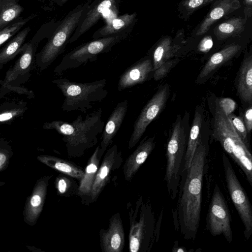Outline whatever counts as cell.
Listing matches in <instances>:
<instances>
[{"label": "cell", "instance_id": "1", "mask_svg": "<svg viewBox=\"0 0 252 252\" xmlns=\"http://www.w3.org/2000/svg\"><path fill=\"white\" fill-rule=\"evenodd\" d=\"M209 127L204 125L191 166L181 174L178 201L177 228L183 237L193 240L199 226L202 188L208 152Z\"/></svg>", "mask_w": 252, "mask_h": 252}, {"label": "cell", "instance_id": "12", "mask_svg": "<svg viewBox=\"0 0 252 252\" xmlns=\"http://www.w3.org/2000/svg\"><path fill=\"white\" fill-rule=\"evenodd\" d=\"M168 84L161 85L147 103L135 121L128 142V148H133L140 141L147 126L164 109L169 98L170 89Z\"/></svg>", "mask_w": 252, "mask_h": 252}, {"label": "cell", "instance_id": "6", "mask_svg": "<svg viewBox=\"0 0 252 252\" xmlns=\"http://www.w3.org/2000/svg\"><path fill=\"white\" fill-rule=\"evenodd\" d=\"M93 0L78 4L61 20L41 50L36 54V65L41 71L47 69L65 50L84 13Z\"/></svg>", "mask_w": 252, "mask_h": 252}, {"label": "cell", "instance_id": "9", "mask_svg": "<svg viewBox=\"0 0 252 252\" xmlns=\"http://www.w3.org/2000/svg\"><path fill=\"white\" fill-rule=\"evenodd\" d=\"M128 34H118L94 39L76 47L63 56L60 63L55 68V74L61 75L68 70L95 61L99 55L109 52L115 45L125 39Z\"/></svg>", "mask_w": 252, "mask_h": 252}, {"label": "cell", "instance_id": "43", "mask_svg": "<svg viewBox=\"0 0 252 252\" xmlns=\"http://www.w3.org/2000/svg\"><path fill=\"white\" fill-rule=\"evenodd\" d=\"M172 251L173 252H186L187 250L185 248H184L183 247H179L178 246L177 244H176V242H175V244L174 245V247L172 250Z\"/></svg>", "mask_w": 252, "mask_h": 252}, {"label": "cell", "instance_id": "18", "mask_svg": "<svg viewBox=\"0 0 252 252\" xmlns=\"http://www.w3.org/2000/svg\"><path fill=\"white\" fill-rule=\"evenodd\" d=\"M100 245L103 252H122L125 244V235L119 213L111 216L106 230L100 231Z\"/></svg>", "mask_w": 252, "mask_h": 252}, {"label": "cell", "instance_id": "8", "mask_svg": "<svg viewBox=\"0 0 252 252\" xmlns=\"http://www.w3.org/2000/svg\"><path fill=\"white\" fill-rule=\"evenodd\" d=\"M59 20L53 18L43 24L32 38L24 44L20 57L6 72L3 80L5 83L15 86H22L29 81L31 71L36 65L35 57L40 42L48 38L58 25Z\"/></svg>", "mask_w": 252, "mask_h": 252}, {"label": "cell", "instance_id": "44", "mask_svg": "<svg viewBox=\"0 0 252 252\" xmlns=\"http://www.w3.org/2000/svg\"><path fill=\"white\" fill-rule=\"evenodd\" d=\"M37 0L38 1L43 3V4H45V3H46V2L48 0Z\"/></svg>", "mask_w": 252, "mask_h": 252}, {"label": "cell", "instance_id": "15", "mask_svg": "<svg viewBox=\"0 0 252 252\" xmlns=\"http://www.w3.org/2000/svg\"><path fill=\"white\" fill-rule=\"evenodd\" d=\"M234 86L241 106L252 104V48L245 52L237 72Z\"/></svg>", "mask_w": 252, "mask_h": 252}, {"label": "cell", "instance_id": "21", "mask_svg": "<svg viewBox=\"0 0 252 252\" xmlns=\"http://www.w3.org/2000/svg\"><path fill=\"white\" fill-rule=\"evenodd\" d=\"M155 137H145L126 160L123 171L125 180L130 182L155 147Z\"/></svg>", "mask_w": 252, "mask_h": 252}, {"label": "cell", "instance_id": "3", "mask_svg": "<svg viewBox=\"0 0 252 252\" xmlns=\"http://www.w3.org/2000/svg\"><path fill=\"white\" fill-rule=\"evenodd\" d=\"M209 135L238 165L252 187V154L234 130L219 103L210 106Z\"/></svg>", "mask_w": 252, "mask_h": 252}, {"label": "cell", "instance_id": "4", "mask_svg": "<svg viewBox=\"0 0 252 252\" xmlns=\"http://www.w3.org/2000/svg\"><path fill=\"white\" fill-rule=\"evenodd\" d=\"M129 221V251L149 252L158 240L162 215L156 220L152 205L140 196L134 205H126Z\"/></svg>", "mask_w": 252, "mask_h": 252}, {"label": "cell", "instance_id": "34", "mask_svg": "<svg viewBox=\"0 0 252 252\" xmlns=\"http://www.w3.org/2000/svg\"><path fill=\"white\" fill-rule=\"evenodd\" d=\"M55 187L58 193L62 196H69L78 193L79 186H77L76 183L62 174L57 177Z\"/></svg>", "mask_w": 252, "mask_h": 252}, {"label": "cell", "instance_id": "14", "mask_svg": "<svg viewBox=\"0 0 252 252\" xmlns=\"http://www.w3.org/2000/svg\"><path fill=\"white\" fill-rule=\"evenodd\" d=\"M123 162L122 152L116 144L106 151L102 162L97 172L91 193V200L95 201L109 182L111 173L119 169Z\"/></svg>", "mask_w": 252, "mask_h": 252}, {"label": "cell", "instance_id": "39", "mask_svg": "<svg viewBox=\"0 0 252 252\" xmlns=\"http://www.w3.org/2000/svg\"><path fill=\"white\" fill-rule=\"evenodd\" d=\"M239 114L242 118L251 137L252 132V104L248 106H241L239 108Z\"/></svg>", "mask_w": 252, "mask_h": 252}, {"label": "cell", "instance_id": "42", "mask_svg": "<svg viewBox=\"0 0 252 252\" xmlns=\"http://www.w3.org/2000/svg\"><path fill=\"white\" fill-rule=\"evenodd\" d=\"M213 42L210 36L204 37L198 46V50L201 52H207L212 47Z\"/></svg>", "mask_w": 252, "mask_h": 252}, {"label": "cell", "instance_id": "13", "mask_svg": "<svg viewBox=\"0 0 252 252\" xmlns=\"http://www.w3.org/2000/svg\"><path fill=\"white\" fill-rule=\"evenodd\" d=\"M244 48L241 43L232 42L213 54L200 70L196 83L198 84L206 83L219 69L230 64L240 55Z\"/></svg>", "mask_w": 252, "mask_h": 252}, {"label": "cell", "instance_id": "29", "mask_svg": "<svg viewBox=\"0 0 252 252\" xmlns=\"http://www.w3.org/2000/svg\"><path fill=\"white\" fill-rule=\"evenodd\" d=\"M28 109V103L23 100L12 99L0 105V122L1 124L11 125L21 118Z\"/></svg>", "mask_w": 252, "mask_h": 252}, {"label": "cell", "instance_id": "35", "mask_svg": "<svg viewBox=\"0 0 252 252\" xmlns=\"http://www.w3.org/2000/svg\"><path fill=\"white\" fill-rule=\"evenodd\" d=\"M232 125L246 146L251 150L250 139L246 126L239 115H236L232 113L228 116Z\"/></svg>", "mask_w": 252, "mask_h": 252}, {"label": "cell", "instance_id": "11", "mask_svg": "<svg viewBox=\"0 0 252 252\" xmlns=\"http://www.w3.org/2000/svg\"><path fill=\"white\" fill-rule=\"evenodd\" d=\"M229 209L219 186H215L206 218V227L214 236L223 235L228 243L233 240Z\"/></svg>", "mask_w": 252, "mask_h": 252}, {"label": "cell", "instance_id": "41", "mask_svg": "<svg viewBox=\"0 0 252 252\" xmlns=\"http://www.w3.org/2000/svg\"><path fill=\"white\" fill-rule=\"evenodd\" d=\"M69 0H48L41 7L46 11H51L55 10L57 7H62Z\"/></svg>", "mask_w": 252, "mask_h": 252}, {"label": "cell", "instance_id": "32", "mask_svg": "<svg viewBox=\"0 0 252 252\" xmlns=\"http://www.w3.org/2000/svg\"><path fill=\"white\" fill-rule=\"evenodd\" d=\"M38 16V13H33L25 18L19 16L0 30V46L2 47L9 40L18 33L26 24Z\"/></svg>", "mask_w": 252, "mask_h": 252}, {"label": "cell", "instance_id": "23", "mask_svg": "<svg viewBox=\"0 0 252 252\" xmlns=\"http://www.w3.org/2000/svg\"><path fill=\"white\" fill-rule=\"evenodd\" d=\"M128 107L127 100L118 103L111 113L104 126L100 143L99 154L102 157L120 128L126 116Z\"/></svg>", "mask_w": 252, "mask_h": 252}, {"label": "cell", "instance_id": "20", "mask_svg": "<svg viewBox=\"0 0 252 252\" xmlns=\"http://www.w3.org/2000/svg\"><path fill=\"white\" fill-rule=\"evenodd\" d=\"M183 32L177 33L176 37L166 35L160 38L152 49L151 55L154 71L165 62L175 57L183 43Z\"/></svg>", "mask_w": 252, "mask_h": 252}, {"label": "cell", "instance_id": "25", "mask_svg": "<svg viewBox=\"0 0 252 252\" xmlns=\"http://www.w3.org/2000/svg\"><path fill=\"white\" fill-rule=\"evenodd\" d=\"M204 108L202 106L198 105L195 108L192 123L189 130L182 172L188 170L191 166L200 138L204 124Z\"/></svg>", "mask_w": 252, "mask_h": 252}, {"label": "cell", "instance_id": "19", "mask_svg": "<svg viewBox=\"0 0 252 252\" xmlns=\"http://www.w3.org/2000/svg\"><path fill=\"white\" fill-rule=\"evenodd\" d=\"M119 0H93L83 15L76 29L69 41H76L99 20L104 12L114 6Z\"/></svg>", "mask_w": 252, "mask_h": 252}, {"label": "cell", "instance_id": "24", "mask_svg": "<svg viewBox=\"0 0 252 252\" xmlns=\"http://www.w3.org/2000/svg\"><path fill=\"white\" fill-rule=\"evenodd\" d=\"M137 20V14L136 12L120 15L96 30L93 33L92 38L97 39L118 34L128 33Z\"/></svg>", "mask_w": 252, "mask_h": 252}, {"label": "cell", "instance_id": "36", "mask_svg": "<svg viewBox=\"0 0 252 252\" xmlns=\"http://www.w3.org/2000/svg\"><path fill=\"white\" fill-rule=\"evenodd\" d=\"M0 98H2L7 94L14 93L26 96L29 99L35 97L34 92L22 86H15L5 83L2 80H0Z\"/></svg>", "mask_w": 252, "mask_h": 252}, {"label": "cell", "instance_id": "26", "mask_svg": "<svg viewBox=\"0 0 252 252\" xmlns=\"http://www.w3.org/2000/svg\"><path fill=\"white\" fill-rule=\"evenodd\" d=\"M31 31L30 26H27L3 45L0 51V70L7 63L20 54L25 40Z\"/></svg>", "mask_w": 252, "mask_h": 252}, {"label": "cell", "instance_id": "37", "mask_svg": "<svg viewBox=\"0 0 252 252\" xmlns=\"http://www.w3.org/2000/svg\"><path fill=\"white\" fill-rule=\"evenodd\" d=\"M13 154L12 150L9 142L4 138H0V171L7 168L9 159Z\"/></svg>", "mask_w": 252, "mask_h": 252}, {"label": "cell", "instance_id": "30", "mask_svg": "<svg viewBox=\"0 0 252 252\" xmlns=\"http://www.w3.org/2000/svg\"><path fill=\"white\" fill-rule=\"evenodd\" d=\"M20 0H0V30L16 19L24 11Z\"/></svg>", "mask_w": 252, "mask_h": 252}, {"label": "cell", "instance_id": "28", "mask_svg": "<svg viewBox=\"0 0 252 252\" xmlns=\"http://www.w3.org/2000/svg\"><path fill=\"white\" fill-rule=\"evenodd\" d=\"M37 159L45 165L70 177L80 181L84 176L85 171L67 160L49 155H40L37 157Z\"/></svg>", "mask_w": 252, "mask_h": 252}, {"label": "cell", "instance_id": "40", "mask_svg": "<svg viewBox=\"0 0 252 252\" xmlns=\"http://www.w3.org/2000/svg\"><path fill=\"white\" fill-rule=\"evenodd\" d=\"M219 102L221 108L227 116L233 113L236 108V102L230 98L219 97Z\"/></svg>", "mask_w": 252, "mask_h": 252}, {"label": "cell", "instance_id": "33", "mask_svg": "<svg viewBox=\"0 0 252 252\" xmlns=\"http://www.w3.org/2000/svg\"><path fill=\"white\" fill-rule=\"evenodd\" d=\"M215 0H180L177 6L178 17L184 21H187L196 10Z\"/></svg>", "mask_w": 252, "mask_h": 252}, {"label": "cell", "instance_id": "10", "mask_svg": "<svg viewBox=\"0 0 252 252\" xmlns=\"http://www.w3.org/2000/svg\"><path fill=\"white\" fill-rule=\"evenodd\" d=\"M225 179L231 200L244 226L246 240L252 236V205L227 157L222 155Z\"/></svg>", "mask_w": 252, "mask_h": 252}, {"label": "cell", "instance_id": "38", "mask_svg": "<svg viewBox=\"0 0 252 252\" xmlns=\"http://www.w3.org/2000/svg\"><path fill=\"white\" fill-rule=\"evenodd\" d=\"M180 62L178 58L170 59L159 66L155 70L153 78L155 81L159 80L165 77L170 71Z\"/></svg>", "mask_w": 252, "mask_h": 252}, {"label": "cell", "instance_id": "17", "mask_svg": "<svg viewBox=\"0 0 252 252\" xmlns=\"http://www.w3.org/2000/svg\"><path fill=\"white\" fill-rule=\"evenodd\" d=\"M51 178L52 176H45L37 180L31 195L27 198L23 215L25 221L29 225L36 223L42 212Z\"/></svg>", "mask_w": 252, "mask_h": 252}, {"label": "cell", "instance_id": "31", "mask_svg": "<svg viewBox=\"0 0 252 252\" xmlns=\"http://www.w3.org/2000/svg\"><path fill=\"white\" fill-rule=\"evenodd\" d=\"M245 21V19L241 17L230 19L216 27L214 34L219 40L237 35L244 29Z\"/></svg>", "mask_w": 252, "mask_h": 252}, {"label": "cell", "instance_id": "22", "mask_svg": "<svg viewBox=\"0 0 252 252\" xmlns=\"http://www.w3.org/2000/svg\"><path fill=\"white\" fill-rule=\"evenodd\" d=\"M241 6L239 0H217L202 22L192 31V35L204 34L217 21Z\"/></svg>", "mask_w": 252, "mask_h": 252}, {"label": "cell", "instance_id": "16", "mask_svg": "<svg viewBox=\"0 0 252 252\" xmlns=\"http://www.w3.org/2000/svg\"><path fill=\"white\" fill-rule=\"evenodd\" d=\"M153 61L149 56L145 57L127 68L121 75L118 82L119 91L130 88L153 78Z\"/></svg>", "mask_w": 252, "mask_h": 252}, {"label": "cell", "instance_id": "7", "mask_svg": "<svg viewBox=\"0 0 252 252\" xmlns=\"http://www.w3.org/2000/svg\"><path fill=\"white\" fill-rule=\"evenodd\" d=\"M64 97L62 106L63 111H80L86 113L96 102L102 101L108 91L105 89V79L89 83H78L66 78L52 81Z\"/></svg>", "mask_w": 252, "mask_h": 252}, {"label": "cell", "instance_id": "27", "mask_svg": "<svg viewBox=\"0 0 252 252\" xmlns=\"http://www.w3.org/2000/svg\"><path fill=\"white\" fill-rule=\"evenodd\" d=\"M100 145L95 148L90 157L85 168L84 175L80 180L78 194L81 196L91 197L93 185L99 168V161L101 157L99 154Z\"/></svg>", "mask_w": 252, "mask_h": 252}, {"label": "cell", "instance_id": "5", "mask_svg": "<svg viewBox=\"0 0 252 252\" xmlns=\"http://www.w3.org/2000/svg\"><path fill=\"white\" fill-rule=\"evenodd\" d=\"M189 114L186 112L183 118L179 114L172 125L166 148V167L164 180L168 194L174 199L177 194L190 126Z\"/></svg>", "mask_w": 252, "mask_h": 252}, {"label": "cell", "instance_id": "2", "mask_svg": "<svg viewBox=\"0 0 252 252\" xmlns=\"http://www.w3.org/2000/svg\"><path fill=\"white\" fill-rule=\"evenodd\" d=\"M102 113V109L99 108L88 114L84 119L80 115L71 123L62 120L46 122L42 128L57 131L63 136L68 155L80 157L97 143V136L105 126Z\"/></svg>", "mask_w": 252, "mask_h": 252}]
</instances>
